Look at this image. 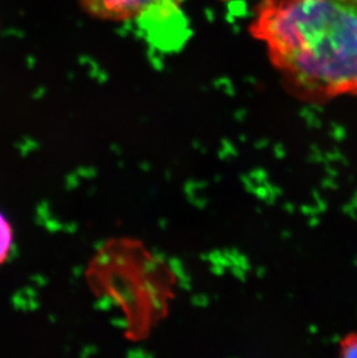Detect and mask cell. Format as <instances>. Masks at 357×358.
<instances>
[{"instance_id":"obj_35","label":"cell","mask_w":357,"mask_h":358,"mask_svg":"<svg viewBox=\"0 0 357 358\" xmlns=\"http://www.w3.org/2000/svg\"><path fill=\"white\" fill-rule=\"evenodd\" d=\"M192 148H194V149H196V150H200V151H201V152H202V153L206 152V148H203V145H201V143H199V142L192 143Z\"/></svg>"},{"instance_id":"obj_12","label":"cell","mask_w":357,"mask_h":358,"mask_svg":"<svg viewBox=\"0 0 357 358\" xmlns=\"http://www.w3.org/2000/svg\"><path fill=\"white\" fill-rule=\"evenodd\" d=\"M190 301H192L194 306H197V308H206L209 305V298L206 294H194Z\"/></svg>"},{"instance_id":"obj_42","label":"cell","mask_w":357,"mask_h":358,"mask_svg":"<svg viewBox=\"0 0 357 358\" xmlns=\"http://www.w3.org/2000/svg\"><path fill=\"white\" fill-rule=\"evenodd\" d=\"M118 167H125V162H118Z\"/></svg>"},{"instance_id":"obj_28","label":"cell","mask_w":357,"mask_h":358,"mask_svg":"<svg viewBox=\"0 0 357 358\" xmlns=\"http://www.w3.org/2000/svg\"><path fill=\"white\" fill-rule=\"evenodd\" d=\"M106 245H107V243H106L105 240H99V241L94 243V250L97 252H102V250H105Z\"/></svg>"},{"instance_id":"obj_18","label":"cell","mask_w":357,"mask_h":358,"mask_svg":"<svg viewBox=\"0 0 357 358\" xmlns=\"http://www.w3.org/2000/svg\"><path fill=\"white\" fill-rule=\"evenodd\" d=\"M187 199H188L189 202L192 203V206H195L197 209H204L206 204H208L206 199L197 197L196 195H194V196L187 197Z\"/></svg>"},{"instance_id":"obj_13","label":"cell","mask_w":357,"mask_h":358,"mask_svg":"<svg viewBox=\"0 0 357 358\" xmlns=\"http://www.w3.org/2000/svg\"><path fill=\"white\" fill-rule=\"evenodd\" d=\"M120 296H121L122 299L127 301L128 304H134V303H136V301H137V296H136L135 292H134V290H132L130 287H123Z\"/></svg>"},{"instance_id":"obj_2","label":"cell","mask_w":357,"mask_h":358,"mask_svg":"<svg viewBox=\"0 0 357 358\" xmlns=\"http://www.w3.org/2000/svg\"><path fill=\"white\" fill-rule=\"evenodd\" d=\"M97 20L114 24L162 22L178 15L187 0H78Z\"/></svg>"},{"instance_id":"obj_37","label":"cell","mask_w":357,"mask_h":358,"mask_svg":"<svg viewBox=\"0 0 357 358\" xmlns=\"http://www.w3.org/2000/svg\"><path fill=\"white\" fill-rule=\"evenodd\" d=\"M265 274H266V271H265V268L259 267L258 269H256V276L258 278H263L265 276Z\"/></svg>"},{"instance_id":"obj_1","label":"cell","mask_w":357,"mask_h":358,"mask_svg":"<svg viewBox=\"0 0 357 358\" xmlns=\"http://www.w3.org/2000/svg\"><path fill=\"white\" fill-rule=\"evenodd\" d=\"M248 34L297 96H357V0H259Z\"/></svg>"},{"instance_id":"obj_32","label":"cell","mask_w":357,"mask_h":358,"mask_svg":"<svg viewBox=\"0 0 357 358\" xmlns=\"http://www.w3.org/2000/svg\"><path fill=\"white\" fill-rule=\"evenodd\" d=\"M158 225L162 230H166L167 227H169V220H166V218H162V220H159Z\"/></svg>"},{"instance_id":"obj_9","label":"cell","mask_w":357,"mask_h":358,"mask_svg":"<svg viewBox=\"0 0 357 358\" xmlns=\"http://www.w3.org/2000/svg\"><path fill=\"white\" fill-rule=\"evenodd\" d=\"M158 264L153 259H146L143 261L142 267H141V276L145 278L146 275L153 274L158 269Z\"/></svg>"},{"instance_id":"obj_8","label":"cell","mask_w":357,"mask_h":358,"mask_svg":"<svg viewBox=\"0 0 357 358\" xmlns=\"http://www.w3.org/2000/svg\"><path fill=\"white\" fill-rule=\"evenodd\" d=\"M169 266L173 274L176 275V278H178H178H183L187 274L185 269H183V264H182L181 260L178 259V257H171V259H169Z\"/></svg>"},{"instance_id":"obj_21","label":"cell","mask_w":357,"mask_h":358,"mask_svg":"<svg viewBox=\"0 0 357 358\" xmlns=\"http://www.w3.org/2000/svg\"><path fill=\"white\" fill-rule=\"evenodd\" d=\"M148 301H150V304H151L152 308L155 311H162V308H164V301H162L160 296H155V297L148 298Z\"/></svg>"},{"instance_id":"obj_10","label":"cell","mask_w":357,"mask_h":358,"mask_svg":"<svg viewBox=\"0 0 357 358\" xmlns=\"http://www.w3.org/2000/svg\"><path fill=\"white\" fill-rule=\"evenodd\" d=\"M231 264H232V266L243 268L244 271H246V273L251 271L250 262L247 260V257L241 253L237 254L236 257H233L232 260H231Z\"/></svg>"},{"instance_id":"obj_19","label":"cell","mask_w":357,"mask_h":358,"mask_svg":"<svg viewBox=\"0 0 357 358\" xmlns=\"http://www.w3.org/2000/svg\"><path fill=\"white\" fill-rule=\"evenodd\" d=\"M231 274L239 280H246V271H244L243 268L237 267V266H231L230 268Z\"/></svg>"},{"instance_id":"obj_41","label":"cell","mask_w":357,"mask_h":358,"mask_svg":"<svg viewBox=\"0 0 357 358\" xmlns=\"http://www.w3.org/2000/svg\"><path fill=\"white\" fill-rule=\"evenodd\" d=\"M220 180H222V176H215V181H216V182H217V183L220 182Z\"/></svg>"},{"instance_id":"obj_26","label":"cell","mask_w":357,"mask_h":358,"mask_svg":"<svg viewBox=\"0 0 357 358\" xmlns=\"http://www.w3.org/2000/svg\"><path fill=\"white\" fill-rule=\"evenodd\" d=\"M115 266L118 268H125L128 266L129 260L128 257L123 255V254H120L118 257L114 259Z\"/></svg>"},{"instance_id":"obj_17","label":"cell","mask_w":357,"mask_h":358,"mask_svg":"<svg viewBox=\"0 0 357 358\" xmlns=\"http://www.w3.org/2000/svg\"><path fill=\"white\" fill-rule=\"evenodd\" d=\"M222 150L229 155L230 158L231 157H237V155H238V151H237L232 143L230 142V141H226V139L225 141H222Z\"/></svg>"},{"instance_id":"obj_38","label":"cell","mask_w":357,"mask_h":358,"mask_svg":"<svg viewBox=\"0 0 357 358\" xmlns=\"http://www.w3.org/2000/svg\"><path fill=\"white\" fill-rule=\"evenodd\" d=\"M206 186H208V185H206V182H204V181H200V182H196V187H197V192H199V190L206 189Z\"/></svg>"},{"instance_id":"obj_24","label":"cell","mask_w":357,"mask_h":358,"mask_svg":"<svg viewBox=\"0 0 357 358\" xmlns=\"http://www.w3.org/2000/svg\"><path fill=\"white\" fill-rule=\"evenodd\" d=\"M151 259L157 262V264H164L166 260H167V257H166V254L162 250H152Z\"/></svg>"},{"instance_id":"obj_3","label":"cell","mask_w":357,"mask_h":358,"mask_svg":"<svg viewBox=\"0 0 357 358\" xmlns=\"http://www.w3.org/2000/svg\"><path fill=\"white\" fill-rule=\"evenodd\" d=\"M13 245V227L8 218L0 211V266L8 260Z\"/></svg>"},{"instance_id":"obj_39","label":"cell","mask_w":357,"mask_h":358,"mask_svg":"<svg viewBox=\"0 0 357 358\" xmlns=\"http://www.w3.org/2000/svg\"><path fill=\"white\" fill-rule=\"evenodd\" d=\"M275 153H276L277 157L284 156V151H282V148L280 145L275 146Z\"/></svg>"},{"instance_id":"obj_22","label":"cell","mask_w":357,"mask_h":358,"mask_svg":"<svg viewBox=\"0 0 357 358\" xmlns=\"http://www.w3.org/2000/svg\"><path fill=\"white\" fill-rule=\"evenodd\" d=\"M178 287H181L182 290H192V280L188 274H186L183 278H178Z\"/></svg>"},{"instance_id":"obj_33","label":"cell","mask_w":357,"mask_h":358,"mask_svg":"<svg viewBox=\"0 0 357 358\" xmlns=\"http://www.w3.org/2000/svg\"><path fill=\"white\" fill-rule=\"evenodd\" d=\"M267 146H268V142H267V141H265V139H262V141H259V142L255 143L256 149H266Z\"/></svg>"},{"instance_id":"obj_23","label":"cell","mask_w":357,"mask_h":358,"mask_svg":"<svg viewBox=\"0 0 357 358\" xmlns=\"http://www.w3.org/2000/svg\"><path fill=\"white\" fill-rule=\"evenodd\" d=\"M240 180H241V182H243L246 192H248V193H253V190L255 188V185H254V181H253L252 178H251L250 176H241Z\"/></svg>"},{"instance_id":"obj_20","label":"cell","mask_w":357,"mask_h":358,"mask_svg":"<svg viewBox=\"0 0 357 358\" xmlns=\"http://www.w3.org/2000/svg\"><path fill=\"white\" fill-rule=\"evenodd\" d=\"M183 190L187 197L194 196L196 192H197V187H196V181H187L183 186Z\"/></svg>"},{"instance_id":"obj_11","label":"cell","mask_w":357,"mask_h":358,"mask_svg":"<svg viewBox=\"0 0 357 358\" xmlns=\"http://www.w3.org/2000/svg\"><path fill=\"white\" fill-rule=\"evenodd\" d=\"M111 261H113V257H111V253H108V252H99V255L97 257V264H98L100 268L108 267L109 264H111Z\"/></svg>"},{"instance_id":"obj_15","label":"cell","mask_w":357,"mask_h":358,"mask_svg":"<svg viewBox=\"0 0 357 358\" xmlns=\"http://www.w3.org/2000/svg\"><path fill=\"white\" fill-rule=\"evenodd\" d=\"M152 354L145 352V349L142 348H132L129 349L127 352V357L128 358H146L150 357Z\"/></svg>"},{"instance_id":"obj_29","label":"cell","mask_w":357,"mask_h":358,"mask_svg":"<svg viewBox=\"0 0 357 358\" xmlns=\"http://www.w3.org/2000/svg\"><path fill=\"white\" fill-rule=\"evenodd\" d=\"M139 169H142L144 173H148L151 171L152 166L148 162H142L139 164Z\"/></svg>"},{"instance_id":"obj_14","label":"cell","mask_w":357,"mask_h":358,"mask_svg":"<svg viewBox=\"0 0 357 358\" xmlns=\"http://www.w3.org/2000/svg\"><path fill=\"white\" fill-rule=\"evenodd\" d=\"M111 324L118 328V329L125 331V329H128L130 327V321H129L128 318H125V317H116V318L111 319Z\"/></svg>"},{"instance_id":"obj_43","label":"cell","mask_w":357,"mask_h":358,"mask_svg":"<svg viewBox=\"0 0 357 358\" xmlns=\"http://www.w3.org/2000/svg\"><path fill=\"white\" fill-rule=\"evenodd\" d=\"M240 141H241V142H245V141H246V137H245L244 135H241V137H240Z\"/></svg>"},{"instance_id":"obj_40","label":"cell","mask_w":357,"mask_h":358,"mask_svg":"<svg viewBox=\"0 0 357 358\" xmlns=\"http://www.w3.org/2000/svg\"><path fill=\"white\" fill-rule=\"evenodd\" d=\"M165 176L166 180H167V181H169V180L172 179V172H171V171H166Z\"/></svg>"},{"instance_id":"obj_30","label":"cell","mask_w":357,"mask_h":358,"mask_svg":"<svg viewBox=\"0 0 357 358\" xmlns=\"http://www.w3.org/2000/svg\"><path fill=\"white\" fill-rule=\"evenodd\" d=\"M111 151L114 153V155H116V156H121L122 155L121 146L118 145V144H111Z\"/></svg>"},{"instance_id":"obj_34","label":"cell","mask_w":357,"mask_h":358,"mask_svg":"<svg viewBox=\"0 0 357 358\" xmlns=\"http://www.w3.org/2000/svg\"><path fill=\"white\" fill-rule=\"evenodd\" d=\"M95 352H97V348H95V347H93V345H92V347H88V348L85 349L84 355H86V356L94 355Z\"/></svg>"},{"instance_id":"obj_27","label":"cell","mask_w":357,"mask_h":358,"mask_svg":"<svg viewBox=\"0 0 357 358\" xmlns=\"http://www.w3.org/2000/svg\"><path fill=\"white\" fill-rule=\"evenodd\" d=\"M210 271H211V273L216 275V276H223L224 273H225V268L223 267V266H219V264H211Z\"/></svg>"},{"instance_id":"obj_36","label":"cell","mask_w":357,"mask_h":358,"mask_svg":"<svg viewBox=\"0 0 357 358\" xmlns=\"http://www.w3.org/2000/svg\"><path fill=\"white\" fill-rule=\"evenodd\" d=\"M218 158L220 160H226L229 159L230 157L229 155L225 152V151H223V150L220 149V151L218 152Z\"/></svg>"},{"instance_id":"obj_7","label":"cell","mask_w":357,"mask_h":358,"mask_svg":"<svg viewBox=\"0 0 357 358\" xmlns=\"http://www.w3.org/2000/svg\"><path fill=\"white\" fill-rule=\"evenodd\" d=\"M114 306V299L111 294H104L95 301L94 308L99 311H109Z\"/></svg>"},{"instance_id":"obj_6","label":"cell","mask_w":357,"mask_h":358,"mask_svg":"<svg viewBox=\"0 0 357 358\" xmlns=\"http://www.w3.org/2000/svg\"><path fill=\"white\" fill-rule=\"evenodd\" d=\"M139 290L142 291L143 294H146L148 298L160 296V290H159L158 287L148 278L142 280V283L139 285Z\"/></svg>"},{"instance_id":"obj_25","label":"cell","mask_w":357,"mask_h":358,"mask_svg":"<svg viewBox=\"0 0 357 358\" xmlns=\"http://www.w3.org/2000/svg\"><path fill=\"white\" fill-rule=\"evenodd\" d=\"M253 194L260 199H266L267 197H268V195H270L268 190L265 188L263 185L262 186H255V188L253 190Z\"/></svg>"},{"instance_id":"obj_16","label":"cell","mask_w":357,"mask_h":358,"mask_svg":"<svg viewBox=\"0 0 357 358\" xmlns=\"http://www.w3.org/2000/svg\"><path fill=\"white\" fill-rule=\"evenodd\" d=\"M250 176L254 182L262 183L267 180V173L261 169H253Z\"/></svg>"},{"instance_id":"obj_31","label":"cell","mask_w":357,"mask_h":358,"mask_svg":"<svg viewBox=\"0 0 357 358\" xmlns=\"http://www.w3.org/2000/svg\"><path fill=\"white\" fill-rule=\"evenodd\" d=\"M83 176H88V178H93V176H97V171L94 169H84Z\"/></svg>"},{"instance_id":"obj_5","label":"cell","mask_w":357,"mask_h":358,"mask_svg":"<svg viewBox=\"0 0 357 358\" xmlns=\"http://www.w3.org/2000/svg\"><path fill=\"white\" fill-rule=\"evenodd\" d=\"M206 255H208V261L211 264H219V266H223L225 269L226 268H231V266H232L231 261L220 250H213V252H210Z\"/></svg>"},{"instance_id":"obj_4","label":"cell","mask_w":357,"mask_h":358,"mask_svg":"<svg viewBox=\"0 0 357 358\" xmlns=\"http://www.w3.org/2000/svg\"><path fill=\"white\" fill-rule=\"evenodd\" d=\"M341 352L344 357L357 358V335H353L342 342Z\"/></svg>"}]
</instances>
